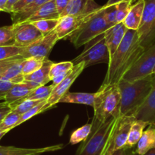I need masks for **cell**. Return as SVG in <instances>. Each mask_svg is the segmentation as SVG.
I'll return each mask as SVG.
<instances>
[{
	"mask_svg": "<svg viewBox=\"0 0 155 155\" xmlns=\"http://www.w3.org/2000/svg\"><path fill=\"white\" fill-rule=\"evenodd\" d=\"M50 0H33L32 2L17 12L11 13L13 24L22 23L27 21L44 4Z\"/></svg>",
	"mask_w": 155,
	"mask_h": 155,
	"instance_id": "ffe728a7",
	"label": "cell"
},
{
	"mask_svg": "<svg viewBox=\"0 0 155 155\" xmlns=\"http://www.w3.org/2000/svg\"><path fill=\"white\" fill-rule=\"evenodd\" d=\"M14 28V45L27 47L43 37V34L31 22L12 24Z\"/></svg>",
	"mask_w": 155,
	"mask_h": 155,
	"instance_id": "7c38bea8",
	"label": "cell"
},
{
	"mask_svg": "<svg viewBox=\"0 0 155 155\" xmlns=\"http://www.w3.org/2000/svg\"><path fill=\"white\" fill-rule=\"evenodd\" d=\"M90 14L79 16L65 15L59 18V21L56 28H55L57 37L59 40L66 38L68 36L72 34L79 28L87 18L91 16Z\"/></svg>",
	"mask_w": 155,
	"mask_h": 155,
	"instance_id": "5bb4252c",
	"label": "cell"
},
{
	"mask_svg": "<svg viewBox=\"0 0 155 155\" xmlns=\"http://www.w3.org/2000/svg\"><path fill=\"white\" fill-rule=\"evenodd\" d=\"M62 144H55L38 148H24L13 146H0V155H41L49 152L56 151L63 148Z\"/></svg>",
	"mask_w": 155,
	"mask_h": 155,
	"instance_id": "ac0fdd59",
	"label": "cell"
},
{
	"mask_svg": "<svg viewBox=\"0 0 155 155\" xmlns=\"http://www.w3.org/2000/svg\"><path fill=\"white\" fill-rule=\"evenodd\" d=\"M54 86L53 84L50 85H44L41 86V87H37V88L34 89L28 96L23 100L19 101H16V102L12 103L10 104V107H11L12 110L15 108L19 103L21 101H25V100H35V101H43V100H47L48 99L49 97L51 94V92L53 91Z\"/></svg>",
	"mask_w": 155,
	"mask_h": 155,
	"instance_id": "4316f807",
	"label": "cell"
},
{
	"mask_svg": "<svg viewBox=\"0 0 155 155\" xmlns=\"http://www.w3.org/2000/svg\"><path fill=\"white\" fill-rule=\"evenodd\" d=\"M144 50L139 43L137 31L127 30L122 43L110 57L102 84H118Z\"/></svg>",
	"mask_w": 155,
	"mask_h": 155,
	"instance_id": "6da1fadb",
	"label": "cell"
},
{
	"mask_svg": "<svg viewBox=\"0 0 155 155\" xmlns=\"http://www.w3.org/2000/svg\"><path fill=\"white\" fill-rule=\"evenodd\" d=\"M144 6V0H137L132 4L127 16L123 21L128 30H138L142 18Z\"/></svg>",
	"mask_w": 155,
	"mask_h": 155,
	"instance_id": "d6986e66",
	"label": "cell"
},
{
	"mask_svg": "<svg viewBox=\"0 0 155 155\" xmlns=\"http://www.w3.org/2000/svg\"><path fill=\"white\" fill-rule=\"evenodd\" d=\"M8 0H0V12H5Z\"/></svg>",
	"mask_w": 155,
	"mask_h": 155,
	"instance_id": "c3c4849f",
	"label": "cell"
},
{
	"mask_svg": "<svg viewBox=\"0 0 155 155\" xmlns=\"http://www.w3.org/2000/svg\"><path fill=\"white\" fill-rule=\"evenodd\" d=\"M155 66V43L140 56L122 79L132 82L152 75Z\"/></svg>",
	"mask_w": 155,
	"mask_h": 155,
	"instance_id": "9c48e42d",
	"label": "cell"
},
{
	"mask_svg": "<svg viewBox=\"0 0 155 155\" xmlns=\"http://www.w3.org/2000/svg\"><path fill=\"white\" fill-rule=\"evenodd\" d=\"M32 1L33 0H18V1L15 4L14 6H13L11 13L17 12L20 11L22 8H24L25 7H26L27 5H29Z\"/></svg>",
	"mask_w": 155,
	"mask_h": 155,
	"instance_id": "b9f144b4",
	"label": "cell"
},
{
	"mask_svg": "<svg viewBox=\"0 0 155 155\" xmlns=\"http://www.w3.org/2000/svg\"><path fill=\"white\" fill-rule=\"evenodd\" d=\"M118 86L120 91V116H133L151 90L152 75L132 82L121 79Z\"/></svg>",
	"mask_w": 155,
	"mask_h": 155,
	"instance_id": "7a4b0ae2",
	"label": "cell"
},
{
	"mask_svg": "<svg viewBox=\"0 0 155 155\" xmlns=\"http://www.w3.org/2000/svg\"><path fill=\"white\" fill-rule=\"evenodd\" d=\"M47 100H44V101H41V103H39L37 105H36L35 107H34L33 108H31V110H28V112H26L25 113L22 114L21 116L19 121L18 122V123L16 124L15 127L20 126L21 124H22L23 123L26 122L27 120H29L30 119H31L32 117H34V116H36V115L46 111L45 105H46V104H47Z\"/></svg>",
	"mask_w": 155,
	"mask_h": 155,
	"instance_id": "1f68e13d",
	"label": "cell"
},
{
	"mask_svg": "<svg viewBox=\"0 0 155 155\" xmlns=\"http://www.w3.org/2000/svg\"><path fill=\"white\" fill-rule=\"evenodd\" d=\"M59 41L56 31H53L47 35L43 36L38 41L27 47H24L20 56L25 59L30 57H40L48 59L50 52Z\"/></svg>",
	"mask_w": 155,
	"mask_h": 155,
	"instance_id": "30bf717a",
	"label": "cell"
},
{
	"mask_svg": "<svg viewBox=\"0 0 155 155\" xmlns=\"http://www.w3.org/2000/svg\"><path fill=\"white\" fill-rule=\"evenodd\" d=\"M120 115L113 116L104 123L92 121V130L87 139L80 145L76 155H101L109 137L120 120Z\"/></svg>",
	"mask_w": 155,
	"mask_h": 155,
	"instance_id": "277c9868",
	"label": "cell"
},
{
	"mask_svg": "<svg viewBox=\"0 0 155 155\" xmlns=\"http://www.w3.org/2000/svg\"><path fill=\"white\" fill-rule=\"evenodd\" d=\"M109 28H110L106 21L104 8L101 6V8L92 12L79 28L65 39L69 40L75 48H79L95 37L104 34Z\"/></svg>",
	"mask_w": 155,
	"mask_h": 155,
	"instance_id": "5b68a950",
	"label": "cell"
},
{
	"mask_svg": "<svg viewBox=\"0 0 155 155\" xmlns=\"http://www.w3.org/2000/svg\"><path fill=\"white\" fill-rule=\"evenodd\" d=\"M24 47H16L15 45L1 46L0 47V60L9 59L20 56Z\"/></svg>",
	"mask_w": 155,
	"mask_h": 155,
	"instance_id": "d590c367",
	"label": "cell"
},
{
	"mask_svg": "<svg viewBox=\"0 0 155 155\" xmlns=\"http://www.w3.org/2000/svg\"><path fill=\"white\" fill-rule=\"evenodd\" d=\"M12 110L11 107L8 103H0V123L5 118V116L8 115Z\"/></svg>",
	"mask_w": 155,
	"mask_h": 155,
	"instance_id": "60d3db41",
	"label": "cell"
},
{
	"mask_svg": "<svg viewBox=\"0 0 155 155\" xmlns=\"http://www.w3.org/2000/svg\"><path fill=\"white\" fill-rule=\"evenodd\" d=\"M34 89H31L26 84L21 83L16 84L8 91L5 94L4 101L8 104L23 100Z\"/></svg>",
	"mask_w": 155,
	"mask_h": 155,
	"instance_id": "cb8c5ba5",
	"label": "cell"
},
{
	"mask_svg": "<svg viewBox=\"0 0 155 155\" xmlns=\"http://www.w3.org/2000/svg\"><path fill=\"white\" fill-rule=\"evenodd\" d=\"M8 132H9V131L8 130H2V129H0V140H1V138H2L5 134L8 133Z\"/></svg>",
	"mask_w": 155,
	"mask_h": 155,
	"instance_id": "f907efd6",
	"label": "cell"
},
{
	"mask_svg": "<svg viewBox=\"0 0 155 155\" xmlns=\"http://www.w3.org/2000/svg\"><path fill=\"white\" fill-rule=\"evenodd\" d=\"M127 30L123 23H118L104 32V40L110 57L122 43Z\"/></svg>",
	"mask_w": 155,
	"mask_h": 155,
	"instance_id": "2e32d148",
	"label": "cell"
},
{
	"mask_svg": "<svg viewBox=\"0 0 155 155\" xmlns=\"http://www.w3.org/2000/svg\"><path fill=\"white\" fill-rule=\"evenodd\" d=\"M84 68H85V65H84V62H79L77 65H74V67H73L72 70L69 73V74L65 78L62 82H60L58 85L54 87L53 91L51 92V94H50V96L49 97L47 101V104L45 105V110L52 108L56 104L59 103V101L60 100V98L67 91H68L69 87L74 83L76 78L84 71Z\"/></svg>",
	"mask_w": 155,
	"mask_h": 155,
	"instance_id": "8fae6325",
	"label": "cell"
},
{
	"mask_svg": "<svg viewBox=\"0 0 155 155\" xmlns=\"http://www.w3.org/2000/svg\"><path fill=\"white\" fill-rule=\"evenodd\" d=\"M25 58L20 59L9 67L2 75V80L10 81L15 84H21L25 80L24 74H22V62Z\"/></svg>",
	"mask_w": 155,
	"mask_h": 155,
	"instance_id": "d4e9b609",
	"label": "cell"
},
{
	"mask_svg": "<svg viewBox=\"0 0 155 155\" xmlns=\"http://www.w3.org/2000/svg\"><path fill=\"white\" fill-rule=\"evenodd\" d=\"M135 120V118L133 116L120 117V121L109 137L107 144L101 155H112L116 150L126 147L131 126Z\"/></svg>",
	"mask_w": 155,
	"mask_h": 155,
	"instance_id": "ba28073f",
	"label": "cell"
},
{
	"mask_svg": "<svg viewBox=\"0 0 155 155\" xmlns=\"http://www.w3.org/2000/svg\"><path fill=\"white\" fill-rule=\"evenodd\" d=\"M153 148H155V126H149L147 129L143 132L135 151L138 154L143 155Z\"/></svg>",
	"mask_w": 155,
	"mask_h": 155,
	"instance_id": "7402d4cb",
	"label": "cell"
},
{
	"mask_svg": "<svg viewBox=\"0 0 155 155\" xmlns=\"http://www.w3.org/2000/svg\"><path fill=\"white\" fill-rule=\"evenodd\" d=\"M120 91L118 84H102L96 92L92 121L104 123L113 116L120 115Z\"/></svg>",
	"mask_w": 155,
	"mask_h": 155,
	"instance_id": "3957f363",
	"label": "cell"
},
{
	"mask_svg": "<svg viewBox=\"0 0 155 155\" xmlns=\"http://www.w3.org/2000/svg\"><path fill=\"white\" fill-rule=\"evenodd\" d=\"M15 83L12 82L10 81H6V80L0 79V95L4 97L5 98V94L7 92L15 85Z\"/></svg>",
	"mask_w": 155,
	"mask_h": 155,
	"instance_id": "ab89813d",
	"label": "cell"
},
{
	"mask_svg": "<svg viewBox=\"0 0 155 155\" xmlns=\"http://www.w3.org/2000/svg\"><path fill=\"white\" fill-rule=\"evenodd\" d=\"M53 63L52 61L47 59L41 68L31 74L24 75L25 80L22 83L26 84L31 89H35L41 86L46 85L49 81H51L49 77V73Z\"/></svg>",
	"mask_w": 155,
	"mask_h": 155,
	"instance_id": "e0dca14e",
	"label": "cell"
},
{
	"mask_svg": "<svg viewBox=\"0 0 155 155\" xmlns=\"http://www.w3.org/2000/svg\"><path fill=\"white\" fill-rule=\"evenodd\" d=\"M101 8V6L97 4L94 0H70L68 6L60 15V17L65 15H84Z\"/></svg>",
	"mask_w": 155,
	"mask_h": 155,
	"instance_id": "9a60e30c",
	"label": "cell"
},
{
	"mask_svg": "<svg viewBox=\"0 0 155 155\" xmlns=\"http://www.w3.org/2000/svg\"><path fill=\"white\" fill-rule=\"evenodd\" d=\"M132 152L133 150H132V148L125 147L116 150L112 155H132Z\"/></svg>",
	"mask_w": 155,
	"mask_h": 155,
	"instance_id": "f6af8a7d",
	"label": "cell"
},
{
	"mask_svg": "<svg viewBox=\"0 0 155 155\" xmlns=\"http://www.w3.org/2000/svg\"><path fill=\"white\" fill-rule=\"evenodd\" d=\"M133 116L136 120L145 122L148 126H155V75H152V87L148 96Z\"/></svg>",
	"mask_w": 155,
	"mask_h": 155,
	"instance_id": "4fadbf2b",
	"label": "cell"
},
{
	"mask_svg": "<svg viewBox=\"0 0 155 155\" xmlns=\"http://www.w3.org/2000/svg\"><path fill=\"white\" fill-rule=\"evenodd\" d=\"M72 70V69H71ZM71 70L70 71H68V72H66V73H64V74H59V75H58L57 77L54 78L52 81H53V85L54 86V87H56V85H58V84H59L60 82H62V81H63L64 79H65V78L67 77V76L69 74V73L71 72Z\"/></svg>",
	"mask_w": 155,
	"mask_h": 155,
	"instance_id": "ee69618b",
	"label": "cell"
},
{
	"mask_svg": "<svg viewBox=\"0 0 155 155\" xmlns=\"http://www.w3.org/2000/svg\"><path fill=\"white\" fill-rule=\"evenodd\" d=\"M44 101V100H43ZM42 101H35V100H25V101H21V103H19L14 109H13V111L16 112V113H19V114L22 115L24 113H25L26 112H28V110H31V108H33L34 107H35L36 105L41 103Z\"/></svg>",
	"mask_w": 155,
	"mask_h": 155,
	"instance_id": "74e56055",
	"label": "cell"
},
{
	"mask_svg": "<svg viewBox=\"0 0 155 155\" xmlns=\"http://www.w3.org/2000/svg\"><path fill=\"white\" fill-rule=\"evenodd\" d=\"M142 18L138 27L139 43L146 50L155 43V0H144Z\"/></svg>",
	"mask_w": 155,
	"mask_h": 155,
	"instance_id": "52a82bcc",
	"label": "cell"
},
{
	"mask_svg": "<svg viewBox=\"0 0 155 155\" xmlns=\"http://www.w3.org/2000/svg\"><path fill=\"white\" fill-rule=\"evenodd\" d=\"M147 126H148V124L145 122L135 120L131 126L126 147L132 148L134 146L136 145Z\"/></svg>",
	"mask_w": 155,
	"mask_h": 155,
	"instance_id": "484cf974",
	"label": "cell"
},
{
	"mask_svg": "<svg viewBox=\"0 0 155 155\" xmlns=\"http://www.w3.org/2000/svg\"><path fill=\"white\" fill-rule=\"evenodd\" d=\"M110 59V56L104 40V34H103L86 44L82 53L71 62L74 65L84 62L86 68L96 64H109Z\"/></svg>",
	"mask_w": 155,
	"mask_h": 155,
	"instance_id": "8992f818",
	"label": "cell"
},
{
	"mask_svg": "<svg viewBox=\"0 0 155 155\" xmlns=\"http://www.w3.org/2000/svg\"><path fill=\"white\" fill-rule=\"evenodd\" d=\"M104 10V16H105L106 21L108 24L109 27L112 28L117 23L116 21V5H109V6H104L103 5Z\"/></svg>",
	"mask_w": 155,
	"mask_h": 155,
	"instance_id": "8d00e7d4",
	"label": "cell"
},
{
	"mask_svg": "<svg viewBox=\"0 0 155 155\" xmlns=\"http://www.w3.org/2000/svg\"><path fill=\"white\" fill-rule=\"evenodd\" d=\"M59 18L58 19H44L36 21H32L31 23L38 29V31L44 36L47 35L49 33L54 31L55 28L58 25Z\"/></svg>",
	"mask_w": 155,
	"mask_h": 155,
	"instance_id": "f546056e",
	"label": "cell"
},
{
	"mask_svg": "<svg viewBox=\"0 0 155 155\" xmlns=\"http://www.w3.org/2000/svg\"><path fill=\"white\" fill-rule=\"evenodd\" d=\"M21 116V114L12 110L0 123V129L11 131L12 129L15 128L16 124L20 120Z\"/></svg>",
	"mask_w": 155,
	"mask_h": 155,
	"instance_id": "836d02e7",
	"label": "cell"
},
{
	"mask_svg": "<svg viewBox=\"0 0 155 155\" xmlns=\"http://www.w3.org/2000/svg\"><path fill=\"white\" fill-rule=\"evenodd\" d=\"M133 2L131 0H123L116 3V21L117 23H123L127 16Z\"/></svg>",
	"mask_w": 155,
	"mask_h": 155,
	"instance_id": "e575fe53",
	"label": "cell"
},
{
	"mask_svg": "<svg viewBox=\"0 0 155 155\" xmlns=\"http://www.w3.org/2000/svg\"><path fill=\"white\" fill-rule=\"evenodd\" d=\"M121 1H123V0H108L107 3L104 5V6H109V5H115V4L118 3V2H121ZM131 1H132V2L134 3L135 2H136L137 0H131Z\"/></svg>",
	"mask_w": 155,
	"mask_h": 155,
	"instance_id": "7dc6e473",
	"label": "cell"
},
{
	"mask_svg": "<svg viewBox=\"0 0 155 155\" xmlns=\"http://www.w3.org/2000/svg\"><path fill=\"white\" fill-rule=\"evenodd\" d=\"M91 123H87V124L84 125L71 133V136H70L69 143L71 144H76L78 143L85 141L91 132Z\"/></svg>",
	"mask_w": 155,
	"mask_h": 155,
	"instance_id": "f1b7e54d",
	"label": "cell"
},
{
	"mask_svg": "<svg viewBox=\"0 0 155 155\" xmlns=\"http://www.w3.org/2000/svg\"><path fill=\"white\" fill-rule=\"evenodd\" d=\"M69 1L70 0H54L56 10L59 14V17H60V15L64 12V10L66 8V7L68 6Z\"/></svg>",
	"mask_w": 155,
	"mask_h": 155,
	"instance_id": "7bdbcfd3",
	"label": "cell"
},
{
	"mask_svg": "<svg viewBox=\"0 0 155 155\" xmlns=\"http://www.w3.org/2000/svg\"><path fill=\"white\" fill-rule=\"evenodd\" d=\"M0 100H4V97L2 96V95H0Z\"/></svg>",
	"mask_w": 155,
	"mask_h": 155,
	"instance_id": "f5cc1de1",
	"label": "cell"
},
{
	"mask_svg": "<svg viewBox=\"0 0 155 155\" xmlns=\"http://www.w3.org/2000/svg\"><path fill=\"white\" fill-rule=\"evenodd\" d=\"M59 14L56 10L54 0H50L39 8L27 21L32 22L44 19H58Z\"/></svg>",
	"mask_w": 155,
	"mask_h": 155,
	"instance_id": "603a6c76",
	"label": "cell"
},
{
	"mask_svg": "<svg viewBox=\"0 0 155 155\" xmlns=\"http://www.w3.org/2000/svg\"><path fill=\"white\" fill-rule=\"evenodd\" d=\"M23 59V57L21 56H15V57L9 58V59H4V60H0V79L2 78V75L5 73V71L9 68L11 65H12L13 64L15 63L16 62H18L20 59Z\"/></svg>",
	"mask_w": 155,
	"mask_h": 155,
	"instance_id": "f35d334b",
	"label": "cell"
},
{
	"mask_svg": "<svg viewBox=\"0 0 155 155\" xmlns=\"http://www.w3.org/2000/svg\"><path fill=\"white\" fill-rule=\"evenodd\" d=\"M48 59L40 57H30L25 59L22 62V74L24 75L30 74L41 68Z\"/></svg>",
	"mask_w": 155,
	"mask_h": 155,
	"instance_id": "83f0119b",
	"label": "cell"
},
{
	"mask_svg": "<svg viewBox=\"0 0 155 155\" xmlns=\"http://www.w3.org/2000/svg\"><path fill=\"white\" fill-rule=\"evenodd\" d=\"M152 75H155V66L153 69V72H152Z\"/></svg>",
	"mask_w": 155,
	"mask_h": 155,
	"instance_id": "816d5d0a",
	"label": "cell"
},
{
	"mask_svg": "<svg viewBox=\"0 0 155 155\" xmlns=\"http://www.w3.org/2000/svg\"><path fill=\"white\" fill-rule=\"evenodd\" d=\"M14 28L10 26L0 27V47L14 45Z\"/></svg>",
	"mask_w": 155,
	"mask_h": 155,
	"instance_id": "d6a6232c",
	"label": "cell"
},
{
	"mask_svg": "<svg viewBox=\"0 0 155 155\" xmlns=\"http://www.w3.org/2000/svg\"><path fill=\"white\" fill-rule=\"evenodd\" d=\"M132 155H140V154H138V153H137L135 150H133V152H132ZM143 155H155V148H153L151 149V150H148L147 153H145Z\"/></svg>",
	"mask_w": 155,
	"mask_h": 155,
	"instance_id": "681fc988",
	"label": "cell"
},
{
	"mask_svg": "<svg viewBox=\"0 0 155 155\" xmlns=\"http://www.w3.org/2000/svg\"><path fill=\"white\" fill-rule=\"evenodd\" d=\"M74 67V64L72 62H58V63L52 64L50 67V73H49V77L50 80H53L54 78L57 77L59 74H64V73L68 72L71 71Z\"/></svg>",
	"mask_w": 155,
	"mask_h": 155,
	"instance_id": "4dcf8cb0",
	"label": "cell"
},
{
	"mask_svg": "<svg viewBox=\"0 0 155 155\" xmlns=\"http://www.w3.org/2000/svg\"><path fill=\"white\" fill-rule=\"evenodd\" d=\"M96 93H83V92H70L67 91L60 100L59 103H68V104H84L93 107L94 104V99Z\"/></svg>",
	"mask_w": 155,
	"mask_h": 155,
	"instance_id": "44dd1931",
	"label": "cell"
},
{
	"mask_svg": "<svg viewBox=\"0 0 155 155\" xmlns=\"http://www.w3.org/2000/svg\"><path fill=\"white\" fill-rule=\"evenodd\" d=\"M18 1V0H8V2H7L6 6H5V12H8V13H11L13 6H14L15 4Z\"/></svg>",
	"mask_w": 155,
	"mask_h": 155,
	"instance_id": "bcb514c9",
	"label": "cell"
}]
</instances>
